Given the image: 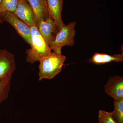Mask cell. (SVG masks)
Listing matches in <instances>:
<instances>
[{
  "instance_id": "6da1fadb",
  "label": "cell",
  "mask_w": 123,
  "mask_h": 123,
  "mask_svg": "<svg viewBox=\"0 0 123 123\" xmlns=\"http://www.w3.org/2000/svg\"><path fill=\"white\" fill-rule=\"evenodd\" d=\"M66 60L64 55L51 52L39 61V80L51 79L57 76L61 72Z\"/></svg>"
},
{
  "instance_id": "7a4b0ae2",
  "label": "cell",
  "mask_w": 123,
  "mask_h": 123,
  "mask_svg": "<svg viewBox=\"0 0 123 123\" xmlns=\"http://www.w3.org/2000/svg\"><path fill=\"white\" fill-rule=\"evenodd\" d=\"M31 48L26 51V61L34 64L39 62L51 52V49L47 44L36 25L31 27Z\"/></svg>"
},
{
  "instance_id": "3957f363",
  "label": "cell",
  "mask_w": 123,
  "mask_h": 123,
  "mask_svg": "<svg viewBox=\"0 0 123 123\" xmlns=\"http://www.w3.org/2000/svg\"><path fill=\"white\" fill-rule=\"evenodd\" d=\"M76 22H72L63 27L57 33L54 41L49 46L56 53L62 55V49L64 46L72 47L75 43L76 35L75 26Z\"/></svg>"
},
{
  "instance_id": "277c9868",
  "label": "cell",
  "mask_w": 123,
  "mask_h": 123,
  "mask_svg": "<svg viewBox=\"0 0 123 123\" xmlns=\"http://www.w3.org/2000/svg\"><path fill=\"white\" fill-rule=\"evenodd\" d=\"M2 21L9 23L27 43L31 46L30 27L17 17L13 13L1 12Z\"/></svg>"
},
{
  "instance_id": "5b68a950",
  "label": "cell",
  "mask_w": 123,
  "mask_h": 123,
  "mask_svg": "<svg viewBox=\"0 0 123 123\" xmlns=\"http://www.w3.org/2000/svg\"><path fill=\"white\" fill-rule=\"evenodd\" d=\"M16 69L15 55L6 49L0 50V79L13 75Z\"/></svg>"
},
{
  "instance_id": "8992f818",
  "label": "cell",
  "mask_w": 123,
  "mask_h": 123,
  "mask_svg": "<svg viewBox=\"0 0 123 123\" xmlns=\"http://www.w3.org/2000/svg\"><path fill=\"white\" fill-rule=\"evenodd\" d=\"M40 34L49 46L55 40L60 30L51 18L42 20L37 27Z\"/></svg>"
},
{
  "instance_id": "52a82bcc",
  "label": "cell",
  "mask_w": 123,
  "mask_h": 123,
  "mask_svg": "<svg viewBox=\"0 0 123 123\" xmlns=\"http://www.w3.org/2000/svg\"><path fill=\"white\" fill-rule=\"evenodd\" d=\"M13 13L17 17L30 27L36 25L33 9L27 0H20Z\"/></svg>"
},
{
  "instance_id": "ba28073f",
  "label": "cell",
  "mask_w": 123,
  "mask_h": 123,
  "mask_svg": "<svg viewBox=\"0 0 123 123\" xmlns=\"http://www.w3.org/2000/svg\"><path fill=\"white\" fill-rule=\"evenodd\" d=\"M105 92L114 100L123 99V77L119 76L110 77L104 86Z\"/></svg>"
},
{
  "instance_id": "9c48e42d",
  "label": "cell",
  "mask_w": 123,
  "mask_h": 123,
  "mask_svg": "<svg viewBox=\"0 0 123 123\" xmlns=\"http://www.w3.org/2000/svg\"><path fill=\"white\" fill-rule=\"evenodd\" d=\"M33 9L35 18L36 27L42 20L50 18L47 0H27Z\"/></svg>"
},
{
  "instance_id": "30bf717a",
  "label": "cell",
  "mask_w": 123,
  "mask_h": 123,
  "mask_svg": "<svg viewBox=\"0 0 123 123\" xmlns=\"http://www.w3.org/2000/svg\"><path fill=\"white\" fill-rule=\"evenodd\" d=\"M49 12L51 18L61 29L65 25L62 18L63 0H47Z\"/></svg>"
},
{
  "instance_id": "8fae6325",
  "label": "cell",
  "mask_w": 123,
  "mask_h": 123,
  "mask_svg": "<svg viewBox=\"0 0 123 123\" xmlns=\"http://www.w3.org/2000/svg\"><path fill=\"white\" fill-rule=\"evenodd\" d=\"M90 61L96 64H106L112 61L119 63L123 61V53L111 55L105 53H95Z\"/></svg>"
},
{
  "instance_id": "7c38bea8",
  "label": "cell",
  "mask_w": 123,
  "mask_h": 123,
  "mask_svg": "<svg viewBox=\"0 0 123 123\" xmlns=\"http://www.w3.org/2000/svg\"><path fill=\"white\" fill-rule=\"evenodd\" d=\"M12 77L8 76L0 79V106L8 98L11 89Z\"/></svg>"
},
{
  "instance_id": "4fadbf2b",
  "label": "cell",
  "mask_w": 123,
  "mask_h": 123,
  "mask_svg": "<svg viewBox=\"0 0 123 123\" xmlns=\"http://www.w3.org/2000/svg\"><path fill=\"white\" fill-rule=\"evenodd\" d=\"M20 1V0H2L0 5L1 11L13 13Z\"/></svg>"
},
{
  "instance_id": "5bb4252c",
  "label": "cell",
  "mask_w": 123,
  "mask_h": 123,
  "mask_svg": "<svg viewBox=\"0 0 123 123\" xmlns=\"http://www.w3.org/2000/svg\"><path fill=\"white\" fill-rule=\"evenodd\" d=\"M114 103L113 116L118 123H123V99L114 100Z\"/></svg>"
},
{
  "instance_id": "9a60e30c",
  "label": "cell",
  "mask_w": 123,
  "mask_h": 123,
  "mask_svg": "<svg viewBox=\"0 0 123 123\" xmlns=\"http://www.w3.org/2000/svg\"><path fill=\"white\" fill-rule=\"evenodd\" d=\"M98 120L99 123H118L112 112H107L104 110H99Z\"/></svg>"
},
{
  "instance_id": "2e32d148",
  "label": "cell",
  "mask_w": 123,
  "mask_h": 123,
  "mask_svg": "<svg viewBox=\"0 0 123 123\" xmlns=\"http://www.w3.org/2000/svg\"><path fill=\"white\" fill-rule=\"evenodd\" d=\"M1 10L0 8V24H1V23H3V21H2L1 18Z\"/></svg>"
},
{
  "instance_id": "e0dca14e",
  "label": "cell",
  "mask_w": 123,
  "mask_h": 123,
  "mask_svg": "<svg viewBox=\"0 0 123 123\" xmlns=\"http://www.w3.org/2000/svg\"><path fill=\"white\" fill-rule=\"evenodd\" d=\"M1 0H0V5L1 3Z\"/></svg>"
}]
</instances>
